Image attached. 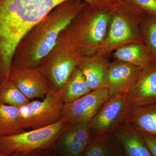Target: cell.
Here are the masks:
<instances>
[{"mask_svg": "<svg viewBox=\"0 0 156 156\" xmlns=\"http://www.w3.org/2000/svg\"><path fill=\"white\" fill-rule=\"evenodd\" d=\"M87 3L71 0L62 3L30 30L19 42L12 67L36 68L67 29Z\"/></svg>", "mask_w": 156, "mask_h": 156, "instance_id": "cell-1", "label": "cell"}, {"mask_svg": "<svg viewBox=\"0 0 156 156\" xmlns=\"http://www.w3.org/2000/svg\"><path fill=\"white\" fill-rule=\"evenodd\" d=\"M111 10L87 4L66 29L71 41L82 56L97 53L106 36Z\"/></svg>", "mask_w": 156, "mask_h": 156, "instance_id": "cell-2", "label": "cell"}, {"mask_svg": "<svg viewBox=\"0 0 156 156\" xmlns=\"http://www.w3.org/2000/svg\"><path fill=\"white\" fill-rule=\"evenodd\" d=\"M146 16L142 11L120 1L110 10L106 36L97 53L108 57L124 45L144 43L140 25Z\"/></svg>", "mask_w": 156, "mask_h": 156, "instance_id": "cell-3", "label": "cell"}, {"mask_svg": "<svg viewBox=\"0 0 156 156\" xmlns=\"http://www.w3.org/2000/svg\"><path fill=\"white\" fill-rule=\"evenodd\" d=\"M82 55L73 44L66 29L36 68L46 78L50 90L58 92L78 67Z\"/></svg>", "mask_w": 156, "mask_h": 156, "instance_id": "cell-4", "label": "cell"}, {"mask_svg": "<svg viewBox=\"0 0 156 156\" xmlns=\"http://www.w3.org/2000/svg\"><path fill=\"white\" fill-rule=\"evenodd\" d=\"M69 125L63 119L53 125L0 136V150L8 154L49 149L55 146L58 138Z\"/></svg>", "mask_w": 156, "mask_h": 156, "instance_id": "cell-5", "label": "cell"}, {"mask_svg": "<svg viewBox=\"0 0 156 156\" xmlns=\"http://www.w3.org/2000/svg\"><path fill=\"white\" fill-rule=\"evenodd\" d=\"M64 104L59 92L50 90L42 101H30L21 107L23 128L33 130L57 122L62 119Z\"/></svg>", "mask_w": 156, "mask_h": 156, "instance_id": "cell-6", "label": "cell"}, {"mask_svg": "<svg viewBox=\"0 0 156 156\" xmlns=\"http://www.w3.org/2000/svg\"><path fill=\"white\" fill-rule=\"evenodd\" d=\"M132 106L128 93L110 98L89 122L92 137L112 133L124 122Z\"/></svg>", "mask_w": 156, "mask_h": 156, "instance_id": "cell-7", "label": "cell"}, {"mask_svg": "<svg viewBox=\"0 0 156 156\" xmlns=\"http://www.w3.org/2000/svg\"><path fill=\"white\" fill-rule=\"evenodd\" d=\"M110 98L105 87L92 91L77 100L64 104L62 119L69 126L90 121Z\"/></svg>", "mask_w": 156, "mask_h": 156, "instance_id": "cell-8", "label": "cell"}, {"mask_svg": "<svg viewBox=\"0 0 156 156\" xmlns=\"http://www.w3.org/2000/svg\"><path fill=\"white\" fill-rule=\"evenodd\" d=\"M9 78L29 100L44 97L50 91L46 78L36 68L12 67Z\"/></svg>", "mask_w": 156, "mask_h": 156, "instance_id": "cell-9", "label": "cell"}, {"mask_svg": "<svg viewBox=\"0 0 156 156\" xmlns=\"http://www.w3.org/2000/svg\"><path fill=\"white\" fill-rule=\"evenodd\" d=\"M90 121L70 125L62 132L56 144L63 156H82L92 138Z\"/></svg>", "mask_w": 156, "mask_h": 156, "instance_id": "cell-10", "label": "cell"}, {"mask_svg": "<svg viewBox=\"0 0 156 156\" xmlns=\"http://www.w3.org/2000/svg\"><path fill=\"white\" fill-rule=\"evenodd\" d=\"M143 67L115 60L110 62L105 85L110 97L128 93Z\"/></svg>", "mask_w": 156, "mask_h": 156, "instance_id": "cell-11", "label": "cell"}, {"mask_svg": "<svg viewBox=\"0 0 156 156\" xmlns=\"http://www.w3.org/2000/svg\"><path fill=\"white\" fill-rule=\"evenodd\" d=\"M132 105L156 102V61L144 66L128 92Z\"/></svg>", "mask_w": 156, "mask_h": 156, "instance_id": "cell-12", "label": "cell"}, {"mask_svg": "<svg viewBox=\"0 0 156 156\" xmlns=\"http://www.w3.org/2000/svg\"><path fill=\"white\" fill-rule=\"evenodd\" d=\"M110 63L108 57L97 53L81 57L78 68L92 91L105 87Z\"/></svg>", "mask_w": 156, "mask_h": 156, "instance_id": "cell-13", "label": "cell"}, {"mask_svg": "<svg viewBox=\"0 0 156 156\" xmlns=\"http://www.w3.org/2000/svg\"><path fill=\"white\" fill-rule=\"evenodd\" d=\"M112 133L119 142L126 156H153L142 133L125 122Z\"/></svg>", "mask_w": 156, "mask_h": 156, "instance_id": "cell-14", "label": "cell"}, {"mask_svg": "<svg viewBox=\"0 0 156 156\" xmlns=\"http://www.w3.org/2000/svg\"><path fill=\"white\" fill-rule=\"evenodd\" d=\"M124 122L142 133L156 136V102L132 105Z\"/></svg>", "mask_w": 156, "mask_h": 156, "instance_id": "cell-15", "label": "cell"}, {"mask_svg": "<svg viewBox=\"0 0 156 156\" xmlns=\"http://www.w3.org/2000/svg\"><path fill=\"white\" fill-rule=\"evenodd\" d=\"M82 156H126L119 142L112 133L92 137Z\"/></svg>", "mask_w": 156, "mask_h": 156, "instance_id": "cell-16", "label": "cell"}, {"mask_svg": "<svg viewBox=\"0 0 156 156\" xmlns=\"http://www.w3.org/2000/svg\"><path fill=\"white\" fill-rule=\"evenodd\" d=\"M115 60L139 67H144L151 61L150 52L144 43H134L122 46L112 53Z\"/></svg>", "mask_w": 156, "mask_h": 156, "instance_id": "cell-17", "label": "cell"}, {"mask_svg": "<svg viewBox=\"0 0 156 156\" xmlns=\"http://www.w3.org/2000/svg\"><path fill=\"white\" fill-rule=\"evenodd\" d=\"M92 91L88 87L83 73L77 67L58 92L62 102L66 104L77 100Z\"/></svg>", "mask_w": 156, "mask_h": 156, "instance_id": "cell-18", "label": "cell"}, {"mask_svg": "<svg viewBox=\"0 0 156 156\" xmlns=\"http://www.w3.org/2000/svg\"><path fill=\"white\" fill-rule=\"evenodd\" d=\"M19 108L0 103V136L25 131Z\"/></svg>", "mask_w": 156, "mask_h": 156, "instance_id": "cell-19", "label": "cell"}, {"mask_svg": "<svg viewBox=\"0 0 156 156\" xmlns=\"http://www.w3.org/2000/svg\"><path fill=\"white\" fill-rule=\"evenodd\" d=\"M30 102L9 78L0 86V103L20 108Z\"/></svg>", "mask_w": 156, "mask_h": 156, "instance_id": "cell-20", "label": "cell"}, {"mask_svg": "<svg viewBox=\"0 0 156 156\" xmlns=\"http://www.w3.org/2000/svg\"><path fill=\"white\" fill-rule=\"evenodd\" d=\"M144 44L150 52L151 61H156V17L147 15L140 23Z\"/></svg>", "mask_w": 156, "mask_h": 156, "instance_id": "cell-21", "label": "cell"}, {"mask_svg": "<svg viewBox=\"0 0 156 156\" xmlns=\"http://www.w3.org/2000/svg\"><path fill=\"white\" fill-rule=\"evenodd\" d=\"M142 11L147 15L156 17V0H120Z\"/></svg>", "mask_w": 156, "mask_h": 156, "instance_id": "cell-22", "label": "cell"}, {"mask_svg": "<svg viewBox=\"0 0 156 156\" xmlns=\"http://www.w3.org/2000/svg\"><path fill=\"white\" fill-rule=\"evenodd\" d=\"M144 141L153 156H156V136L144 134Z\"/></svg>", "mask_w": 156, "mask_h": 156, "instance_id": "cell-23", "label": "cell"}, {"mask_svg": "<svg viewBox=\"0 0 156 156\" xmlns=\"http://www.w3.org/2000/svg\"><path fill=\"white\" fill-rule=\"evenodd\" d=\"M47 149L39 150L30 152H18L11 154V156H51L47 152Z\"/></svg>", "mask_w": 156, "mask_h": 156, "instance_id": "cell-24", "label": "cell"}, {"mask_svg": "<svg viewBox=\"0 0 156 156\" xmlns=\"http://www.w3.org/2000/svg\"><path fill=\"white\" fill-rule=\"evenodd\" d=\"M0 156H11V155L8 154L3 152L0 150Z\"/></svg>", "mask_w": 156, "mask_h": 156, "instance_id": "cell-25", "label": "cell"}]
</instances>
